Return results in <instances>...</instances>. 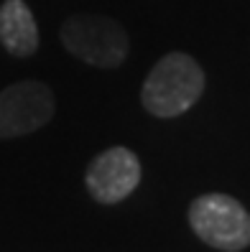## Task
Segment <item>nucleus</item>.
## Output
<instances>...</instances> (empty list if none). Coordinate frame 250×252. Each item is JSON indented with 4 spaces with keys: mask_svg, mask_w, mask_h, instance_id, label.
Listing matches in <instances>:
<instances>
[{
    "mask_svg": "<svg viewBox=\"0 0 250 252\" xmlns=\"http://www.w3.org/2000/svg\"><path fill=\"white\" fill-rule=\"evenodd\" d=\"M204 92V71L186 54H166L143 82L141 102L156 117L186 112Z\"/></svg>",
    "mask_w": 250,
    "mask_h": 252,
    "instance_id": "nucleus-1",
    "label": "nucleus"
},
{
    "mask_svg": "<svg viewBox=\"0 0 250 252\" xmlns=\"http://www.w3.org/2000/svg\"><path fill=\"white\" fill-rule=\"evenodd\" d=\"M87 191L100 204H117L141 184V160L133 151L115 145L92 158L84 176Z\"/></svg>",
    "mask_w": 250,
    "mask_h": 252,
    "instance_id": "nucleus-5",
    "label": "nucleus"
},
{
    "mask_svg": "<svg viewBox=\"0 0 250 252\" xmlns=\"http://www.w3.org/2000/svg\"><path fill=\"white\" fill-rule=\"evenodd\" d=\"M59 36L71 56L100 69H117L130 51V38L123 23L107 16H92V13L69 16L62 23Z\"/></svg>",
    "mask_w": 250,
    "mask_h": 252,
    "instance_id": "nucleus-2",
    "label": "nucleus"
},
{
    "mask_svg": "<svg viewBox=\"0 0 250 252\" xmlns=\"http://www.w3.org/2000/svg\"><path fill=\"white\" fill-rule=\"evenodd\" d=\"M54 117L49 84L23 79L0 92V140L36 132Z\"/></svg>",
    "mask_w": 250,
    "mask_h": 252,
    "instance_id": "nucleus-4",
    "label": "nucleus"
},
{
    "mask_svg": "<svg viewBox=\"0 0 250 252\" xmlns=\"http://www.w3.org/2000/svg\"><path fill=\"white\" fill-rule=\"evenodd\" d=\"M189 224L199 240L225 252H240L250 245V214L227 194H204L189 206Z\"/></svg>",
    "mask_w": 250,
    "mask_h": 252,
    "instance_id": "nucleus-3",
    "label": "nucleus"
},
{
    "mask_svg": "<svg viewBox=\"0 0 250 252\" xmlns=\"http://www.w3.org/2000/svg\"><path fill=\"white\" fill-rule=\"evenodd\" d=\"M0 43L13 56H31L38 49V26L23 0H3L0 5Z\"/></svg>",
    "mask_w": 250,
    "mask_h": 252,
    "instance_id": "nucleus-6",
    "label": "nucleus"
}]
</instances>
